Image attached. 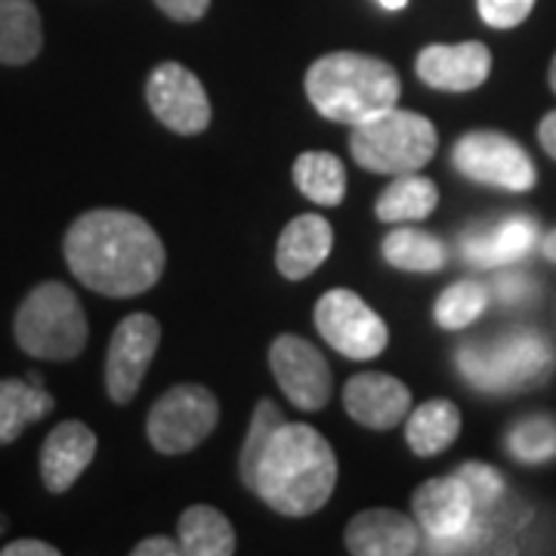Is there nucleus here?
Returning <instances> with one entry per match:
<instances>
[{
	"mask_svg": "<svg viewBox=\"0 0 556 556\" xmlns=\"http://www.w3.org/2000/svg\"><path fill=\"white\" fill-rule=\"evenodd\" d=\"M338 485V455L309 424H281L266 442L254 492L281 517H309L328 504Z\"/></svg>",
	"mask_w": 556,
	"mask_h": 556,
	"instance_id": "f03ea898",
	"label": "nucleus"
},
{
	"mask_svg": "<svg viewBox=\"0 0 556 556\" xmlns=\"http://www.w3.org/2000/svg\"><path fill=\"white\" fill-rule=\"evenodd\" d=\"M412 507H415L417 526L430 538L457 535L477 517L473 497L457 477L427 479L412 495Z\"/></svg>",
	"mask_w": 556,
	"mask_h": 556,
	"instance_id": "dca6fc26",
	"label": "nucleus"
},
{
	"mask_svg": "<svg viewBox=\"0 0 556 556\" xmlns=\"http://www.w3.org/2000/svg\"><path fill=\"white\" fill-rule=\"evenodd\" d=\"M343 408L368 430H393L412 412V390L393 375L365 371L346 380Z\"/></svg>",
	"mask_w": 556,
	"mask_h": 556,
	"instance_id": "4468645a",
	"label": "nucleus"
},
{
	"mask_svg": "<svg viewBox=\"0 0 556 556\" xmlns=\"http://www.w3.org/2000/svg\"><path fill=\"white\" fill-rule=\"evenodd\" d=\"M547 80H551V90H554V93H556V56H554V62H551V72H547Z\"/></svg>",
	"mask_w": 556,
	"mask_h": 556,
	"instance_id": "58836bf2",
	"label": "nucleus"
},
{
	"mask_svg": "<svg viewBox=\"0 0 556 556\" xmlns=\"http://www.w3.org/2000/svg\"><path fill=\"white\" fill-rule=\"evenodd\" d=\"M294 182L300 195L321 207H338L346 195V170L343 161L331 152H303L294 161Z\"/></svg>",
	"mask_w": 556,
	"mask_h": 556,
	"instance_id": "393cba45",
	"label": "nucleus"
},
{
	"mask_svg": "<svg viewBox=\"0 0 556 556\" xmlns=\"http://www.w3.org/2000/svg\"><path fill=\"white\" fill-rule=\"evenodd\" d=\"M485 306H489V291L479 281H457L442 291L433 316H437L439 328L457 331V328H467L470 321H477L485 313Z\"/></svg>",
	"mask_w": 556,
	"mask_h": 556,
	"instance_id": "bb28decb",
	"label": "nucleus"
},
{
	"mask_svg": "<svg viewBox=\"0 0 556 556\" xmlns=\"http://www.w3.org/2000/svg\"><path fill=\"white\" fill-rule=\"evenodd\" d=\"M457 365H460V375L477 390L507 393V390H526L547 380L554 368V350L547 346V340L532 331H514L501 340L495 350H482L477 343L464 346Z\"/></svg>",
	"mask_w": 556,
	"mask_h": 556,
	"instance_id": "423d86ee",
	"label": "nucleus"
},
{
	"mask_svg": "<svg viewBox=\"0 0 556 556\" xmlns=\"http://www.w3.org/2000/svg\"><path fill=\"white\" fill-rule=\"evenodd\" d=\"M134 556H177L182 554L179 551V541H170V538H142L139 544H134Z\"/></svg>",
	"mask_w": 556,
	"mask_h": 556,
	"instance_id": "f704fd0d",
	"label": "nucleus"
},
{
	"mask_svg": "<svg viewBox=\"0 0 556 556\" xmlns=\"http://www.w3.org/2000/svg\"><path fill=\"white\" fill-rule=\"evenodd\" d=\"M437 127L417 112L387 109L383 115L362 121L350 134V152L358 167L371 174H417L437 155Z\"/></svg>",
	"mask_w": 556,
	"mask_h": 556,
	"instance_id": "39448f33",
	"label": "nucleus"
},
{
	"mask_svg": "<svg viewBox=\"0 0 556 556\" xmlns=\"http://www.w3.org/2000/svg\"><path fill=\"white\" fill-rule=\"evenodd\" d=\"M417 78L433 90L470 93L492 75V53L479 40L464 43H430L417 53Z\"/></svg>",
	"mask_w": 556,
	"mask_h": 556,
	"instance_id": "ddd939ff",
	"label": "nucleus"
},
{
	"mask_svg": "<svg viewBox=\"0 0 556 556\" xmlns=\"http://www.w3.org/2000/svg\"><path fill=\"white\" fill-rule=\"evenodd\" d=\"M146 102L152 115L179 137H195L201 130H207L211 115H214L204 84L195 78V72H189L179 62H161L149 75Z\"/></svg>",
	"mask_w": 556,
	"mask_h": 556,
	"instance_id": "9d476101",
	"label": "nucleus"
},
{
	"mask_svg": "<svg viewBox=\"0 0 556 556\" xmlns=\"http://www.w3.org/2000/svg\"><path fill=\"white\" fill-rule=\"evenodd\" d=\"M380 251L390 266L405 273H437L445 266V244L420 229H393Z\"/></svg>",
	"mask_w": 556,
	"mask_h": 556,
	"instance_id": "a878e982",
	"label": "nucleus"
},
{
	"mask_svg": "<svg viewBox=\"0 0 556 556\" xmlns=\"http://www.w3.org/2000/svg\"><path fill=\"white\" fill-rule=\"evenodd\" d=\"M460 433V412L448 399H430L417 405L405 424V442L417 457L442 455Z\"/></svg>",
	"mask_w": 556,
	"mask_h": 556,
	"instance_id": "4be33fe9",
	"label": "nucleus"
},
{
	"mask_svg": "<svg viewBox=\"0 0 556 556\" xmlns=\"http://www.w3.org/2000/svg\"><path fill=\"white\" fill-rule=\"evenodd\" d=\"M455 477L467 485V492H470V497H473L477 514L479 510H489L497 497L504 495V479H501V473H497L495 467H489V464H477V460H470V464L457 467Z\"/></svg>",
	"mask_w": 556,
	"mask_h": 556,
	"instance_id": "c756f323",
	"label": "nucleus"
},
{
	"mask_svg": "<svg viewBox=\"0 0 556 556\" xmlns=\"http://www.w3.org/2000/svg\"><path fill=\"white\" fill-rule=\"evenodd\" d=\"M538 139H541V149L556 161V112H547L541 124H538Z\"/></svg>",
	"mask_w": 556,
	"mask_h": 556,
	"instance_id": "c9c22d12",
	"label": "nucleus"
},
{
	"mask_svg": "<svg viewBox=\"0 0 556 556\" xmlns=\"http://www.w3.org/2000/svg\"><path fill=\"white\" fill-rule=\"evenodd\" d=\"M331 248H334V229H331L328 219L316 217V214L294 217L278 236V273L285 278H291V281L313 276L318 266L328 260Z\"/></svg>",
	"mask_w": 556,
	"mask_h": 556,
	"instance_id": "a211bd4d",
	"label": "nucleus"
},
{
	"mask_svg": "<svg viewBox=\"0 0 556 556\" xmlns=\"http://www.w3.org/2000/svg\"><path fill=\"white\" fill-rule=\"evenodd\" d=\"M3 556H60V551L53 547V544H47V541H38V538H20V541H13V544H7Z\"/></svg>",
	"mask_w": 556,
	"mask_h": 556,
	"instance_id": "72a5a7b5",
	"label": "nucleus"
},
{
	"mask_svg": "<svg viewBox=\"0 0 556 556\" xmlns=\"http://www.w3.org/2000/svg\"><path fill=\"white\" fill-rule=\"evenodd\" d=\"M544 257L554 260L556 263V229L551 232V236H547V239H544Z\"/></svg>",
	"mask_w": 556,
	"mask_h": 556,
	"instance_id": "e433bc0d",
	"label": "nucleus"
},
{
	"mask_svg": "<svg viewBox=\"0 0 556 556\" xmlns=\"http://www.w3.org/2000/svg\"><path fill=\"white\" fill-rule=\"evenodd\" d=\"M53 396L40 387L38 378L0 380V445H10L40 417L53 412Z\"/></svg>",
	"mask_w": 556,
	"mask_h": 556,
	"instance_id": "412c9836",
	"label": "nucleus"
},
{
	"mask_svg": "<svg viewBox=\"0 0 556 556\" xmlns=\"http://www.w3.org/2000/svg\"><path fill=\"white\" fill-rule=\"evenodd\" d=\"M535 219L514 217L504 219L497 229H473L464 236V257L473 266H504L514 260L526 257L535 244Z\"/></svg>",
	"mask_w": 556,
	"mask_h": 556,
	"instance_id": "6ab92c4d",
	"label": "nucleus"
},
{
	"mask_svg": "<svg viewBox=\"0 0 556 556\" xmlns=\"http://www.w3.org/2000/svg\"><path fill=\"white\" fill-rule=\"evenodd\" d=\"M13 334L25 356L68 362L84 353L90 328L78 294L62 281H43L20 303Z\"/></svg>",
	"mask_w": 556,
	"mask_h": 556,
	"instance_id": "20e7f679",
	"label": "nucleus"
},
{
	"mask_svg": "<svg viewBox=\"0 0 556 556\" xmlns=\"http://www.w3.org/2000/svg\"><path fill=\"white\" fill-rule=\"evenodd\" d=\"M285 424V417L276 408V402H269V399H260L257 408H254V417H251V430H248V437H244V445H241V455H239V473L241 482L254 492V477H257V464L260 455H263V448H266V442L273 439L278 427Z\"/></svg>",
	"mask_w": 556,
	"mask_h": 556,
	"instance_id": "c85d7f7f",
	"label": "nucleus"
},
{
	"mask_svg": "<svg viewBox=\"0 0 556 556\" xmlns=\"http://www.w3.org/2000/svg\"><path fill=\"white\" fill-rule=\"evenodd\" d=\"M179 551L186 556H229L236 554V529L219 514L217 507L195 504L189 510H182L177 522Z\"/></svg>",
	"mask_w": 556,
	"mask_h": 556,
	"instance_id": "5701e85b",
	"label": "nucleus"
},
{
	"mask_svg": "<svg viewBox=\"0 0 556 556\" xmlns=\"http://www.w3.org/2000/svg\"><path fill=\"white\" fill-rule=\"evenodd\" d=\"M303 87L321 118L350 127L383 115L402 93L399 72L390 62L353 50H338L313 62Z\"/></svg>",
	"mask_w": 556,
	"mask_h": 556,
	"instance_id": "7ed1b4c3",
	"label": "nucleus"
},
{
	"mask_svg": "<svg viewBox=\"0 0 556 556\" xmlns=\"http://www.w3.org/2000/svg\"><path fill=\"white\" fill-rule=\"evenodd\" d=\"M269 368L278 390L300 412H318L331 399V368L309 340L278 334L269 346Z\"/></svg>",
	"mask_w": 556,
	"mask_h": 556,
	"instance_id": "f8f14e48",
	"label": "nucleus"
},
{
	"mask_svg": "<svg viewBox=\"0 0 556 556\" xmlns=\"http://www.w3.org/2000/svg\"><path fill=\"white\" fill-rule=\"evenodd\" d=\"M497 294L504 303H519V300H526L532 294V281L526 276H519V273H507V276L497 278Z\"/></svg>",
	"mask_w": 556,
	"mask_h": 556,
	"instance_id": "473e14b6",
	"label": "nucleus"
},
{
	"mask_svg": "<svg viewBox=\"0 0 556 556\" xmlns=\"http://www.w3.org/2000/svg\"><path fill=\"white\" fill-rule=\"evenodd\" d=\"M439 204V189L433 179L402 174L378 195L375 214L383 223H415L427 219Z\"/></svg>",
	"mask_w": 556,
	"mask_h": 556,
	"instance_id": "b1692460",
	"label": "nucleus"
},
{
	"mask_svg": "<svg viewBox=\"0 0 556 556\" xmlns=\"http://www.w3.org/2000/svg\"><path fill=\"white\" fill-rule=\"evenodd\" d=\"M378 3L383 7V10H402V7H405L408 0H378Z\"/></svg>",
	"mask_w": 556,
	"mask_h": 556,
	"instance_id": "4c0bfd02",
	"label": "nucleus"
},
{
	"mask_svg": "<svg viewBox=\"0 0 556 556\" xmlns=\"http://www.w3.org/2000/svg\"><path fill=\"white\" fill-rule=\"evenodd\" d=\"M510 455L522 464H544L556 457V420L554 417H526L507 437Z\"/></svg>",
	"mask_w": 556,
	"mask_h": 556,
	"instance_id": "cd10ccee",
	"label": "nucleus"
},
{
	"mask_svg": "<svg viewBox=\"0 0 556 556\" xmlns=\"http://www.w3.org/2000/svg\"><path fill=\"white\" fill-rule=\"evenodd\" d=\"M161 325L149 313H134L112 331L105 350V390L109 399L127 405L137 396L152 358L159 353Z\"/></svg>",
	"mask_w": 556,
	"mask_h": 556,
	"instance_id": "9b49d317",
	"label": "nucleus"
},
{
	"mask_svg": "<svg viewBox=\"0 0 556 556\" xmlns=\"http://www.w3.org/2000/svg\"><path fill=\"white\" fill-rule=\"evenodd\" d=\"M155 7L167 20L189 25V22L204 20V13L211 10V0H155Z\"/></svg>",
	"mask_w": 556,
	"mask_h": 556,
	"instance_id": "2f4dec72",
	"label": "nucleus"
},
{
	"mask_svg": "<svg viewBox=\"0 0 556 556\" xmlns=\"http://www.w3.org/2000/svg\"><path fill=\"white\" fill-rule=\"evenodd\" d=\"M316 328L328 346H334L340 356L356 358V362L378 358L390 343L387 321L358 298L356 291H346V288H334L318 298Z\"/></svg>",
	"mask_w": 556,
	"mask_h": 556,
	"instance_id": "6e6552de",
	"label": "nucleus"
},
{
	"mask_svg": "<svg viewBox=\"0 0 556 556\" xmlns=\"http://www.w3.org/2000/svg\"><path fill=\"white\" fill-rule=\"evenodd\" d=\"M97 433L80 420H62L40 448V479L50 495H65L97 457Z\"/></svg>",
	"mask_w": 556,
	"mask_h": 556,
	"instance_id": "2eb2a0df",
	"label": "nucleus"
},
{
	"mask_svg": "<svg viewBox=\"0 0 556 556\" xmlns=\"http://www.w3.org/2000/svg\"><path fill=\"white\" fill-rule=\"evenodd\" d=\"M62 254L84 288L112 300L146 294L167 263L159 232L139 214L118 207L80 214L65 232Z\"/></svg>",
	"mask_w": 556,
	"mask_h": 556,
	"instance_id": "f257e3e1",
	"label": "nucleus"
},
{
	"mask_svg": "<svg viewBox=\"0 0 556 556\" xmlns=\"http://www.w3.org/2000/svg\"><path fill=\"white\" fill-rule=\"evenodd\" d=\"M479 16L489 28H517L535 10V0H477Z\"/></svg>",
	"mask_w": 556,
	"mask_h": 556,
	"instance_id": "7c9ffc66",
	"label": "nucleus"
},
{
	"mask_svg": "<svg viewBox=\"0 0 556 556\" xmlns=\"http://www.w3.org/2000/svg\"><path fill=\"white\" fill-rule=\"evenodd\" d=\"M455 167L467 179L485 186H497L507 192H529L535 189L538 174L532 159L517 139L495 134V130H470L455 142L452 152Z\"/></svg>",
	"mask_w": 556,
	"mask_h": 556,
	"instance_id": "1a4fd4ad",
	"label": "nucleus"
},
{
	"mask_svg": "<svg viewBox=\"0 0 556 556\" xmlns=\"http://www.w3.org/2000/svg\"><path fill=\"white\" fill-rule=\"evenodd\" d=\"M217 420L219 402L207 387L179 383L152 405L146 433H149L152 448L161 455H186V452H195L201 442L214 433Z\"/></svg>",
	"mask_w": 556,
	"mask_h": 556,
	"instance_id": "0eeeda50",
	"label": "nucleus"
},
{
	"mask_svg": "<svg viewBox=\"0 0 556 556\" xmlns=\"http://www.w3.org/2000/svg\"><path fill=\"white\" fill-rule=\"evenodd\" d=\"M346 551L356 556H408L420 551L417 519L399 510H362L346 526Z\"/></svg>",
	"mask_w": 556,
	"mask_h": 556,
	"instance_id": "f3484780",
	"label": "nucleus"
},
{
	"mask_svg": "<svg viewBox=\"0 0 556 556\" xmlns=\"http://www.w3.org/2000/svg\"><path fill=\"white\" fill-rule=\"evenodd\" d=\"M43 50L35 0H0V65H28Z\"/></svg>",
	"mask_w": 556,
	"mask_h": 556,
	"instance_id": "aec40b11",
	"label": "nucleus"
}]
</instances>
